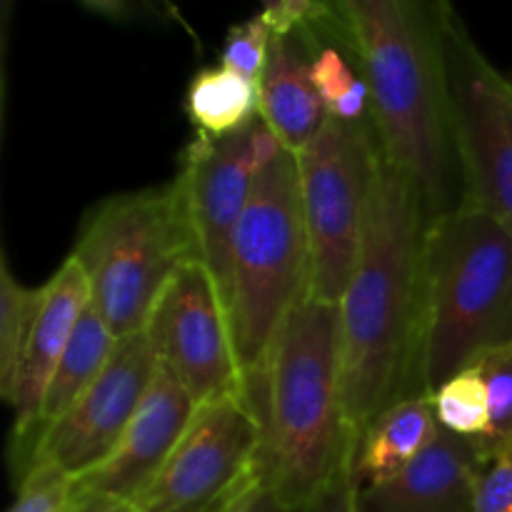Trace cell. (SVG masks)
Wrapping results in <instances>:
<instances>
[{
  "label": "cell",
  "instance_id": "obj_28",
  "mask_svg": "<svg viewBox=\"0 0 512 512\" xmlns=\"http://www.w3.org/2000/svg\"><path fill=\"white\" fill-rule=\"evenodd\" d=\"M315 13H318V0H263V10H260L273 35L303 28L313 20Z\"/></svg>",
  "mask_w": 512,
  "mask_h": 512
},
{
  "label": "cell",
  "instance_id": "obj_24",
  "mask_svg": "<svg viewBox=\"0 0 512 512\" xmlns=\"http://www.w3.org/2000/svg\"><path fill=\"white\" fill-rule=\"evenodd\" d=\"M15 488L8 512H68L78 498V480L50 463L33 465Z\"/></svg>",
  "mask_w": 512,
  "mask_h": 512
},
{
  "label": "cell",
  "instance_id": "obj_2",
  "mask_svg": "<svg viewBox=\"0 0 512 512\" xmlns=\"http://www.w3.org/2000/svg\"><path fill=\"white\" fill-rule=\"evenodd\" d=\"M430 213L408 175L378 155L363 248L343 300V398L358 443L393 403L423 398V258Z\"/></svg>",
  "mask_w": 512,
  "mask_h": 512
},
{
  "label": "cell",
  "instance_id": "obj_7",
  "mask_svg": "<svg viewBox=\"0 0 512 512\" xmlns=\"http://www.w3.org/2000/svg\"><path fill=\"white\" fill-rule=\"evenodd\" d=\"M380 145L373 120L328 118L295 153L310 245V298L340 303L363 248Z\"/></svg>",
  "mask_w": 512,
  "mask_h": 512
},
{
  "label": "cell",
  "instance_id": "obj_30",
  "mask_svg": "<svg viewBox=\"0 0 512 512\" xmlns=\"http://www.w3.org/2000/svg\"><path fill=\"white\" fill-rule=\"evenodd\" d=\"M223 512H305V510H293L278 498L273 488H270L268 480L263 478V473L233 500Z\"/></svg>",
  "mask_w": 512,
  "mask_h": 512
},
{
  "label": "cell",
  "instance_id": "obj_27",
  "mask_svg": "<svg viewBox=\"0 0 512 512\" xmlns=\"http://www.w3.org/2000/svg\"><path fill=\"white\" fill-rule=\"evenodd\" d=\"M80 8L93 10L115 23H133V20H165L175 18L170 0H75Z\"/></svg>",
  "mask_w": 512,
  "mask_h": 512
},
{
  "label": "cell",
  "instance_id": "obj_1",
  "mask_svg": "<svg viewBox=\"0 0 512 512\" xmlns=\"http://www.w3.org/2000/svg\"><path fill=\"white\" fill-rule=\"evenodd\" d=\"M453 3L318 0L315 13L358 65L380 153L418 188L430 220L465 203L445 70V18Z\"/></svg>",
  "mask_w": 512,
  "mask_h": 512
},
{
  "label": "cell",
  "instance_id": "obj_22",
  "mask_svg": "<svg viewBox=\"0 0 512 512\" xmlns=\"http://www.w3.org/2000/svg\"><path fill=\"white\" fill-rule=\"evenodd\" d=\"M488 388V430L473 440L480 460L490 463L512 450V345L495 348L475 363Z\"/></svg>",
  "mask_w": 512,
  "mask_h": 512
},
{
  "label": "cell",
  "instance_id": "obj_15",
  "mask_svg": "<svg viewBox=\"0 0 512 512\" xmlns=\"http://www.w3.org/2000/svg\"><path fill=\"white\" fill-rule=\"evenodd\" d=\"M90 305V283L83 265L70 255L58 273L43 285V300L38 305L23 355H20L18 375H15L13 393L8 403L15 410L13 438L20 440L35 425L43 408L45 390L50 378L78 328L80 315Z\"/></svg>",
  "mask_w": 512,
  "mask_h": 512
},
{
  "label": "cell",
  "instance_id": "obj_20",
  "mask_svg": "<svg viewBox=\"0 0 512 512\" xmlns=\"http://www.w3.org/2000/svg\"><path fill=\"white\" fill-rule=\"evenodd\" d=\"M303 28L308 30L310 43H313V80L330 118L345 120V123L370 120L368 83L360 75L348 50L343 48V43L333 38L315 20V15Z\"/></svg>",
  "mask_w": 512,
  "mask_h": 512
},
{
  "label": "cell",
  "instance_id": "obj_4",
  "mask_svg": "<svg viewBox=\"0 0 512 512\" xmlns=\"http://www.w3.org/2000/svg\"><path fill=\"white\" fill-rule=\"evenodd\" d=\"M512 345V235L465 200L425 235L420 385L433 395L485 353Z\"/></svg>",
  "mask_w": 512,
  "mask_h": 512
},
{
  "label": "cell",
  "instance_id": "obj_26",
  "mask_svg": "<svg viewBox=\"0 0 512 512\" xmlns=\"http://www.w3.org/2000/svg\"><path fill=\"white\" fill-rule=\"evenodd\" d=\"M475 512H512V450L485 463L475 493Z\"/></svg>",
  "mask_w": 512,
  "mask_h": 512
},
{
  "label": "cell",
  "instance_id": "obj_17",
  "mask_svg": "<svg viewBox=\"0 0 512 512\" xmlns=\"http://www.w3.org/2000/svg\"><path fill=\"white\" fill-rule=\"evenodd\" d=\"M115 345H118V338L108 328L103 315L90 303L85 313L80 315L78 328H75L73 338H70L68 348H65L63 358H60L53 378H50V385L43 398V408H40L38 418H35V425L25 438L10 440V470H13L15 483L28 473L45 430L58 423L78 403L80 395L95 383V378L108 365Z\"/></svg>",
  "mask_w": 512,
  "mask_h": 512
},
{
  "label": "cell",
  "instance_id": "obj_14",
  "mask_svg": "<svg viewBox=\"0 0 512 512\" xmlns=\"http://www.w3.org/2000/svg\"><path fill=\"white\" fill-rule=\"evenodd\" d=\"M483 468L473 440L440 428L400 473L358 485V512H475Z\"/></svg>",
  "mask_w": 512,
  "mask_h": 512
},
{
  "label": "cell",
  "instance_id": "obj_19",
  "mask_svg": "<svg viewBox=\"0 0 512 512\" xmlns=\"http://www.w3.org/2000/svg\"><path fill=\"white\" fill-rule=\"evenodd\" d=\"M185 110L198 133L230 135L260 115V85L223 68H205L190 80Z\"/></svg>",
  "mask_w": 512,
  "mask_h": 512
},
{
  "label": "cell",
  "instance_id": "obj_23",
  "mask_svg": "<svg viewBox=\"0 0 512 512\" xmlns=\"http://www.w3.org/2000/svg\"><path fill=\"white\" fill-rule=\"evenodd\" d=\"M430 400L440 428L470 440H478L488 430V388L475 365L440 385Z\"/></svg>",
  "mask_w": 512,
  "mask_h": 512
},
{
  "label": "cell",
  "instance_id": "obj_11",
  "mask_svg": "<svg viewBox=\"0 0 512 512\" xmlns=\"http://www.w3.org/2000/svg\"><path fill=\"white\" fill-rule=\"evenodd\" d=\"M145 335L160 368L198 405L243 393L228 308L203 260H190L170 278L150 310Z\"/></svg>",
  "mask_w": 512,
  "mask_h": 512
},
{
  "label": "cell",
  "instance_id": "obj_6",
  "mask_svg": "<svg viewBox=\"0 0 512 512\" xmlns=\"http://www.w3.org/2000/svg\"><path fill=\"white\" fill-rule=\"evenodd\" d=\"M310 245L295 153L283 150L250 188L233 238L228 315L243 380L260 373L290 310L308 295Z\"/></svg>",
  "mask_w": 512,
  "mask_h": 512
},
{
  "label": "cell",
  "instance_id": "obj_3",
  "mask_svg": "<svg viewBox=\"0 0 512 512\" xmlns=\"http://www.w3.org/2000/svg\"><path fill=\"white\" fill-rule=\"evenodd\" d=\"M243 393L263 430L260 473L288 508L308 510L355 455L345 418L340 305L305 295L263 370L243 380Z\"/></svg>",
  "mask_w": 512,
  "mask_h": 512
},
{
  "label": "cell",
  "instance_id": "obj_8",
  "mask_svg": "<svg viewBox=\"0 0 512 512\" xmlns=\"http://www.w3.org/2000/svg\"><path fill=\"white\" fill-rule=\"evenodd\" d=\"M445 70L465 200L512 235V78L478 48L455 3L445 18Z\"/></svg>",
  "mask_w": 512,
  "mask_h": 512
},
{
  "label": "cell",
  "instance_id": "obj_5",
  "mask_svg": "<svg viewBox=\"0 0 512 512\" xmlns=\"http://www.w3.org/2000/svg\"><path fill=\"white\" fill-rule=\"evenodd\" d=\"M73 258L115 338L145 330L155 300L175 273L200 260L180 185L113 195L85 215Z\"/></svg>",
  "mask_w": 512,
  "mask_h": 512
},
{
  "label": "cell",
  "instance_id": "obj_18",
  "mask_svg": "<svg viewBox=\"0 0 512 512\" xmlns=\"http://www.w3.org/2000/svg\"><path fill=\"white\" fill-rule=\"evenodd\" d=\"M438 430L440 423L428 395L398 400L380 410L355 443L353 475L358 485H373L400 473L433 443Z\"/></svg>",
  "mask_w": 512,
  "mask_h": 512
},
{
  "label": "cell",
  "instance_id": "obj_21",
  "mask_svg": "<svg viewBox=\"0 0 512 512\" xmlns=\"http://www.w3.org/2000/svg\"><path fill=\"white\" fill-rule=\"evenodd\" d=\"M43 288H25L13 278L8 260L0 263V395L5 400L13 393L20 355L28 340Z\"/></svg>",
  "mask_w": 512,
  "mask_h": 512
},
{
  "label": "cell",
  "instance_id": "obj_9",
  "mask_svg": "<svg viewBox=\"0 0 512 512\" xmlns=\"http://www.w3.org/2000/svg\"><path fill=\"white\" fill-rule=\"evenodd\" d=\"M263 430L245 393L198 405L138 512H223L260 475Z\"/></svg>",
  "mask_w": 512,
  "mask_h": 512
},
{
  "label": "cell",
  "instance_id": "obj_12",
  "mask_svg": "<svg viewBox=\"0 0 512 512\" xmlns=\"http://www.w3.org/2000/svg\"><path fill=\"white\" fill-rule=\"evenodd\" d=\"M155 373L158 358L145 330L120 338L95 383L58 423L45 430L30 468L50 463L78 480L103 465L123 440Z\"/></svg>",
  "mask_w": 512,
  "mask_h": 512
},
{
  "label": "cell",
  "instance_id": "obj_16",
  "mask_svg": "<svg viewBox=\"0 0 512 512\" xmlns=\"http://www.w3.org/2000/svg\"><path fill=\"white\" fill-rule=\"evenodd\" d=\"M260 118L290 153L303 150L328 123L330 113L313 80V43L305 28L273 35L260 80Z\"/></svg>",
  "mask_w": 512,
  "mask_h": 512
},
{
  "label": "cell",
  "instance_id": "obj_10",
  "mask_svg": "<svg viewBox=\"0 0 512 512\" xmlns=\"http://www.w3.org/2000/svg\"><path fill=\"white\" fill-rule=\"evenodd\" d=\"M283 150V140L263 118H253L230 135H195L185 148L175 183L180 185L198 238L200 260L208 265L228 308L233 238L260 170Z\"/></svg>",
  "mask_w": 512,
  "mask_h": 512
},
{
  "label": "cell",
  "instance_id": "obj_25",
  "mask_svg": "<svg viewBox=\"0 0 512 512\" xmlns=\"http://www.w3.org/2000/svg\"><path fill=\"white\" fill-rule=\"evenodd\" d=\"M270 43H273V30L265 23L263 15L235 23L225 35L223 50H220V65L233 73L243 75L250 83L260 85L268 65Z\"/></svg>",
  "mask_w": 512,
  "mask_h": 512
},
{
  "label": "cell",
  "instance_id": "obj_31",
  "mask_svg": "<svg viewBox=\"0 0 512 512\" xmlns=\"http://www.w3.org/2000/svg\"><path fill=\"white\" fill-rule=\"evenodd\" d=\"M68 512H138L130 503H123V500L105 498V495H93V493H80L75 498L73 508Z\"/></svg>",
  "mask_w": 512,
  "mask_h": 512
},
{
  "label": "cell",
  "instance_id": "obj_29",
  "mask_svg": "<svg viewBox=\"0 0 512 512\" xmlns=\"http://www.w3.org/2000/svg\"><path fill=\"white\" fill-rule=\"evenodd\" d=\"M305 512H358V480L353 475V463L340 470L330 488Z\"/></svg>",
  "mask_w": 512,
  "mask_h": 512
},
{
  "label": "cell",
  "instance_id": "obj_13",
  "mask_svg": "<svg viewBox=\"0 0 512 512\" xmlns=\"http://www.w3.org/2000/svg\"><path fill=\"white\" fill-rule=\"evenodd\" d=\"M195 410L198 403L188 390L158 365V373L118 448L103 465L78 478L80 493L105 495L133 505L165 468Z\"/></svg>",
  "mask_w": 512,
  "mask_h": 512
}]
</instances>
